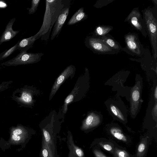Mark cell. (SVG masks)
Wrapping results in <instances>:
<instances>
[{
  "label": "cell",
  "instance_id": "3",
  "mask_svg": "<svg viewBox=\"0 0 157 157\" xmlns=\"http://www.w3.org/2000/svg\"><path fill=\"white\" fill-rule=\"evenodd\" d=\"M39 92L33 86L25 85L14 90L11 98L20 107L32 108L36 100L35 97Z\"/></svg>",
  "mask_w": 157,
  "mask_h": 157
},
{
  "label": "cell",
  "instance_id": "2",
  "mask_svg": "<svg viewBox=\"0 0 157 157\" xmlns=\"http://www.w3.org/2000/svg\"><path fill=\"white\" fill-rule=\"evenodd\" d=\"M146 30L148 35L152 48L153 56L157 58V20L151 9L149 8L142 10Z\"/></svg>",
  "mask_w": 157,
  "mask_h": 157
},
{
  "label": "cell",
  "instance_id": "33",
  "mask_svg": "<svg viewBox=\"0 0 157 157\" xmlns=\"http://www.w3.org/2000/svg\"><path fill=\"white\" fill-rule=\"evenodd\" d=\"M157 87H156L155 91V98L156 99H157Z\"/></svg>",
  "mask_w": 157,
  "mask_h": 157
},
{
  "label": "cell",
  "instance_id": "26",
  "mask_svg": "<svg viewBox=\"0 0 157 157\" xmlns=\"http://www.w3.org/2000/svg\"><path fill=\"white\" fill-rule=\"evenodd\" d=\"M21 127H18L14 129L13 131V134L15 135H19L22 134L23 132V129Z\"/></svg>",
  "mask_w": 157,
  "mask_h": 157
},
{
  "label": "cell",
  "instance_id": "28",
  "mask_svg": "<svg viewBox=\"0 0 157 157\" xmlns=\"http://www.w3.org/2000/svg\"><path fill=\"white\" fill-rule=\"evenodd\" d=\"M145 147V144L143 142H141L138 147V152L139 153L143 152L144 151Z\"/></svg>",
  "mask_w": 157,
  "mask_h": 157
},
{
  "label": "cell",
  "instance_id": "29",
  "mask_svg": "<svg viewBox=\"0 0 157 157\" xmlns=\"http://www.w3.org/2000/svg\"><path fill=\"white\" fill-rule=\"evenodd\" d=\"M101 145L104 149L107 151H110L112 149V146L109 144H101Z\"/></svg>",
  "mask_w": 157,
  "mask_h": 157
},
{
  "label": "cell",
  "instance_id": "23",
  "mask_svg": "<svg viewBox=\"0 0 157 157\" xmlns=\"http://www.w3.org/2000/svg\"><path fill=\"white\" fill-rule=\"evenodd\" d=\"M140 98V93L138 90H134L132 94V98L133 101H138Z\"/></svg>",
  "mask_w": 157,
  "mask_h": 157
},
{
  "label": "cell",
  "instance_id": "31",
  "mask_svg": "<svg viewBox=\"0 0 157 157\" xmlns=\"http://www.w3.org/2000/svg\"><path fill=\"white\" fill-rule=\"evenodd\" d=\"M12 138L14 140L17 141L21 139L20 136L13 134L12 135Z\"/></svg>",
  "mask_w": 157,
  "mask_h": 157
},
{
  "label": "cell",
  "instance_id": "17",
  "mask_svg": "<svg viewBox=\"0 0 157 157\" xmlns=\"http://www.w3.org/2000/svg\"><path fill=\"white\" fill-rule=\"evenodd\" d=\"M110 131L111 133L117 139L124 142L127 141L126 137L119 128L113 127L111 128Z\"/></svg>",
  "mask_w": 157,
  "mask_h": 157
},
{
  "label": "cell",
  "instance_id": "20",
  "mask_svg": "<svg viewBox=\"0 0 157 157\" xmlns=\"http://www.w3.org/2000/svg\"><path fill=\"white\" fill-rule=\"evenodd\" d=\"M40 2V0H32L31 7L27 8L29 11L28 13L29 15L33 14L36 12Z\"/></svg>",
  "mask_w": 157,
  "mask_h": 157
},
{
  "label": "cell",
  "instance_id": "27",
  "mask_svg": "<svg viewBox=\"0 0 157 157\" xmlns=\"http://www.w3.org/2000/svg\"><path fill=\"white\" fill-rule=\"evenodd\" d=\"M75 151L77 155L79 157H82L84 155V153L82 151L77 147H75Z\"/></svg>",
  "mask_w": 157,
  "mask_h": 157
},
{
  "label": "cell",
  "instance_id": "15",
  "mask_svg": "<svg viewBox=\"0 0 157 157\" xmlns=\"http://www.w3.org/2000/svg\"><path fill=\"white\" fill-rule=\"evenodd\" d=\"M99 38L103 40L111 49L118 53L122 50V48L120 44L111 35L107 34Z\"/></svg>",
  "mask_w": 157,
  "mask_h": 157
},
{
  "label": "cell",
  "instance_id": "25",
  "mask_svg": "<svg viewBox=\"0 0 157 157\" xmlns=\"http://www.w3.org/2000/svg\"><path fill=\"white\" fill-rule=\"evenodd\" d=\"M44 139L46 142H49L51 140V136L49 132L46 130L43 129Z\"/></svg>",
  "mask_w": 157,
  "mask_h": 157
},
{
  "label": "cell",
  "instance_id": "30",
  "mask_svg": "<svg viewBox=\"0 0 157 157\" xmlns=\"http://www.w3.org/2000/svg\"><path fill=\"white\" fill-rule=\"evenodd\" d=\"M94 152L96 157H106L99 151L95 150Z\"/></svg>",
  "mask_w": 157,
  "mask_h": 157
},
{
  "label": "cell",
  "instance_id": "22",
  "mask_svg": "<svg viewBox=\"0 0 157 157\" xmlns=\"http://www.w3.org/2000/svg\"><path fill=\"white\" fill-rule=\"evenodd\" d=\"M13 82L12 81H4L0 84V93L6 90L7 89L9 86Z\"/></svg>",
  "mask_w": 157,
  "mask_h": 157
},
{
  "label": "cell",
  "instance_id": "14",
  "mask_svg": "<svg viewBox=\"0 0 157 157\" xmlns=\"http://www.w3.org/2000/svg\"><path fill=\"white\" fill-rule=\"evenodd\" d=\"M87 17L88 15L84 12V8L81 7L72 16L68 21L67 25H75L85 20Z\"/></svg>",
  "mask_w": 157,
  "mask_h": 157
},
{
  "label": "cell",
  "instance_id": "16",
  "mask_svg": "<svg viewBox=\"0 0 157 157\" xmlns=\"http://www.w3.org/2000/svg\"><path fill=\"white\" fill-rule=\"evenodd\" d=\"M113 29V27L109 25H100L96 26L93 33L92 36L99 38L107 34Z\"/></svg>",
  "mask_w": 157,
  "mask_h": 157
},
{
  "label": "cell",
  "instance_id": "6",
  "mask_svg": "<svg viewBox=\"0 0 157 157\" xmlns=\"http://www.w3.org/2000/svg\"><path fill=\"white\" fill-rule=\"evenodd\" d=\"M86 46L94 53L98 54H114L118 53L111 49L100 38L87 36L85 40Z\"/></svg>",
  "mask_w": 157,
  "mask_h": 157
},
{
  "label": "cell",
  "instance_id": "34",
  "mask_svg": "<svg viewBox=\"0 0 157 157\" xmlns=\"http://www.w3.org/2000/svg\"><path fill=\"white\" fill-rule=\"evenodd\" d=\"M2 68L0 66V70Z\"/></svg>",
  "mask_w": 157,
  "mask_h": 157
},
{
  "label": "cell",
  "instance_id": "13",
  "mask_svg": "<svg viewBox=\"0 0 157 157\" xmlns=\"http://www.w3.org/2000/svg\"><path fill=\"white\" fill-rule=\"evenodd\" d=\"M37 39H38L35 34L29 38L22 39L18 41L17 50L27 51L33 47L35 42Z\"/></svg>",
  "mask_w": 157,
  "mask_h": 157
},
{
  "label": "cell",
  "instance_id": "12",
  "mask_svg": "<svg viewBox=\"0 0 157 157\" xmlns=\"http://www.w3.org/2000/svg\"><path fill=\"white\" fill-rule=\"evenodd\" d=\"M100 123V119L98 116L93 113L89 114L83 122L82 129L86 130L95 127Z\"/></svg>",
  "mask_w": 157,
  "mask_h": 157
},
{
  "label": "cell",
  "instance_id": "4",
  "mask_svg": "<svg viewBox=\"0 0 157 157\" xmlns=\"http://www.w3.org/2000/svg\"><path fill=\"white\" fill-rule=\"evenodd\" d=\"M44 55L42 53H28L26 51H20L15 57L7 61L2 63L1 65L7 67L16 66L33 64L39 62Z\"/></svg>",
  "mask_w": 157,
  "mask_h": 157
},
{
  "label": "cell",
  "instance_id": "19",
  "mask_svg": "<svg viewBox=\"0 0 157 157\" xmlns=\"http://www.w3.org/2000/svg\"><path fill=\"white\" fill-rule=\"evenodd\" d=\"M110 109L112 113L115 116L122 121H124L125 117L121 112L120 109L116 106L111 105L110 106Z\"/></svg>",
  "mask_w": 157,
  "mask_h": 157
},
{
  "label": "cell",
  "instance_id": "32",
  "mask_svg": "<svg viewBox=\"0 0 157 157\" xmlns=\"http://www.w3.org/2000/svg\"><path fill=\"white\" fill-rule=\"evenodd\" d=\"M42 154L44 157H48V151L46 149H44L43 150Z\"/></svg>",
  "mask_w": 157,
  "mask_h": 157
},
{
  "label": "cell",
  "instance_id": "5",
  "mask_svg": "<svg viewBox=\"0 0 157 157\" xmlns=\"http://www.w3.org/2000/svg\"><path fill=\"white\" fill-rule=\"evenodd\" d=\"M124 38L126 45L122 50L133 56L140 57L145 54V49L137 34L129 32L125 35Z\"/></svg>",
  "mask_w": 157,
  "mask_h": 157
},
{
  "label": "cell",
  "instance_id": "24",
  "mask_svg": "<svg viewBox=\"0 0 157 157\" xmlns=\"http://www.w3.org/2000/svg\"><path fill=\"white\" fill-rule=\"evenodd\" d=\"M116 153L117 157H129L127 152L123 150L117 149Z\"/></svg>",
  "mask_w": 157,
  "mask_h": 157
},
{
  "label": "cell",
  "instance_id": "10",
  "mask_svg": "<svg viewBox=\"0 0 157 157\" xmlns=\"http://www.w3.org/2000/svg\"><path fill=\"white\" fill-rule=\"evenodd\" d=\"M75 66L71 65L67 67L56 79L51 89L49 100H50L61 85L70 77L73 78L75 72Z\"/></svg>",
  "mask_w": 157,
  "mask_h": 157
},
{
  "label": "cell",
  "instance_id": "9",
  "mask_svg": "<svg viewBox=\"0 0 157 157\" xmlns=\"http://www.w3.org/2000/svg\"><path fill=\"white\" fill-rule=\"evenodd\" d=\"M65 0L64 6L58 18L55 22L51 37V40L57 37L62 29L68 15L70 8V1Z\"/></svg>",
  "mask_w": 157,
  "mask_h": 157
},
{
  "label": "cell",
  "instance_id": "1",
  "mask_svg": "<svg viewBox=\"0 0 157 157\" xmlns=\"http://www.w3.org/2000/svg\"><path fill=\"white\" fill-rule=\"evenodd\" d=\"M65 1L63 0H46L45 11L41 26L35 34L38 39L47 41L53 26L57 21L63 7Z\"/></svg>",
  "mask_w": 157,
  "mask_h": 157
},
{
  "label": "cell",
  "instance_id": "11",
  "mask_svg": "<svg viewBox=\"0 0 157 157\" xmlns=\"http://www.w3.org/2000/svg\"><path fill=\"white\" fill-rule=\"evenodd\" d=\"M15 20V18H13L7 24L0 37V45L3 42L11 40L19 32V30H14L13 29V26Z\"/></svg>",
  "mask_w": 157,
  "mask_h": 157
},
{
  "label": "cell",
  "instance_id": "21",
  "mask_svg": "<svg viewBox=\"0 0 157 157\" xmlns=\"http://www.w3.org/2000/svg\"><path fill=\"white\" fill-rule=\"evenodd\" d=\"M112 0H98L94 5V6L96 8H101L102 7L106 6L113 2Z\"/></svg>",
  "mask_w": 157,
  "mask_h": 157
},
{
  "label": "cell",
  "instance_id": "18",
  "mask_svg": "<svg viewBox=\"0 0 157 157\" xmlns=\"http://www.w3.org/2000/svg\"><path fill=\"white\" fill-rule=\"evenodd\" d=\"M18 42L15 45L9 48L6 49L0 54V62L5 59L17 50Z\"/></svg>",
  "mask_w": 157,
  "mask_h": 157
},
{
  "label": "cell",
  "instance_id": "8",
  "mask_svg": "<svg viewBox=\"0 0 157 157\" xmlns=\"http://www.w3.org/2000/svg\"><path fill=\"white\" fill-rule=\"evenodd\" d=\"M128 22L137 30L140 32L145 37L147 36L144 22L138 7L133 8L124 21Z\"/></svg>",
  "mask_w": 157,
  "mask_h": 157
},
{
  "label": "cell",
  "instance_id": "7",
  "mask_svg": "<svg viewBox=\"0 0 157 157\" xmlns=\"http://www.w3.org/2000/svg\"><path fill=\"white\" fill-rule=\"evenodd\" d=\"M84 76L85 74L78 78L74 88L65 99L63 108V112L65 114L67 112L68 104L81 100L82 97L85 85L84 82Z\"/></svg>",
  "mask_w": 157,
  "mask_h": 157
}]
</instances>
